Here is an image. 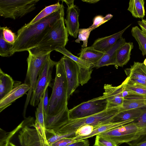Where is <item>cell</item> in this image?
<instances>
[{"label":"cell","mask_w":146,"mask_h":146,"mask_svg":"<svg viewBox=\"0 0 146 146\" xmlns=\"http://www.w3.org/2000/svg\"><path fill=\"white\" fill-rule=\"evenodd\" d=\"M123 88L122 83L117 86H113L110 84H104V92L103 95L107 100L108 108L122 106L124 100L122 95Z\"/></svg>","instance_id":"7c38bea8"},{"label":"cell","mask_w":146,"mask_h":146,"mask_svg":"<svg viewBox=\"0 0 146 146\" xmlns=\"http://www.w3.org/2000/svg\"><path fill=\"white\" fill-rule=\"evenodd\" d=\"M125 42V39L123 37L118 40L111 48L104 54L96 64L95 67L98 68L110 65L116 66V56L117 51Z\"/></svg>","instance_id":"2e32d148"},{"label":"cell","mask_w":146,"mask_h":146,"mask_svg":"<svg viewBox=\"0 0 146 146\" xmlns=\"http://www.w3.org/2000/svg\"><path fill=\"white\" fill-rule=\"evenodd\" d=\"M0 29L2 30L5 40L9 43L13 45L17 40V35L7 27H1Z\"/></svg>","instance_id":"1f68e13d"},{"label":"cell","mask_w":146,"mask_h":146,"mask_svg":"<svg viewBox=\"0 0 146 146\" xmlns=\"http://www.w3.org/2000/svg\"><path fill=\"white\" fill-rule=\"evenodd\" d=\"M131 33L137 42L139 48L141 51L143 56L146 55V36L137 26L132 28Z\"/></svg>","instance_id":"484cf974"},{"label":"cell","mask_w":146,"mask_h":146,"mask_svg":"<svg viewBox=\"0 0 146 146\" xmlns=\"http://www.w3.org/2000/svg\"><path fill=\"white\" fill-rule=\"evenodd\" d=\"M135 146H146V135L140 140Z\"/></svg>","instance_id":"7bdbcfd3"},{"label":"cell","mask_w":146,"mask_h":146,"mask_svg":"<svg viewBox=\"0 0 146 146\" xmlns=\"http://www.w3.org/2000/svg\"><path fill=\"white\" fill-rule=\"evenodd\" d=\"M97 146H117L118 145L113 141L102 136L96 135L94 143Z\"/></svg>","instance_id":"836d02e7"},{"label":"cell","mask_w":146,"mask_h":146,"mask_svg":"<svg viewBox=\"0 0 146 146\" xmlns=\"http://www.w3.org/2000/svg\"><path fill=\"white\" fill-rule=\"evenodd\" d=\"M0 55L3 57H9L13 54V45L5 40L1 29H0Z\"/></svg>","instance_id":"4316f807"},{"label":"cell","mask_w":146,"mask_h":146,"mask_svg":"<svg viewBox=\"0 0 146 146\" xmlns=\"http://www.w3.org/2000/svg\"><path fill=\"white\" fill-rule=\"evenodd\" d=\"M57 62L54 61L50 56L40 72L30 101V104L34 107L38 105L40 99L50 84L52 74L54 66Z\"/></svg>","instance_id":"30bf717a"},{"label":"cell","mask_w":146,"mask_h":146,"mask_svg":"<svg viewBox=\"0 0 146 146\" xmlns=\"http://www.w3.org/2000/svg\"><path fill=\"white\" fill-rule=\"evenodd\" d=\"M29 127L23 126L19 132L18 138L21 146H49L46 131L35 120Z\"/></svg>","instance_id":"9c48e42d"},{"label":"cell","mask_w":146,"mask_h":146,"mask_svg":"<svg viewBox=\"0 0 146 146\" xmlns=\"http://www.w3.org/2000/svg\"><path fill=\"white\" fill-rule=\"evenodd\" d=\"M143 63L146 66V58L145 59Z\"/></svg>","instance_id":"7dc6e473"},{"label":"cell","mask_w":146,"mask_h":146,"mask_svg":"<svg viewBox=\"0 0 146 146\" xmlns=\"http://www.w3.org/2000/svg\"><path fill=\"white\" fill-rule=\"evenodd\" d=\"M123 82L129 85H137L146 87V81L137 78L127 77Z\"/></svg>","instance_id":"d590c367"},{"label":"cell","mask_w":146,"mask_h":146,"mask_svg":"<svg viewBox=\"0 0 146 146\" xmlns=\"http://www.w3.org/2000/svg\"><path fill=\"white\" fill-rule=\"evenodd\" d=\"M48 98V90L47 88L46 90L43 101L44 110V119L47 116L48 107L49 104Z\"/></svg>","instance_id":"f35d334b"},{"label":"cell","mask_w":146,"mask_h":146,"mask_svg":"<svg viewBox=\"0 0 146 146\" xmlns=\"http://www.w3.org/2000/svg\"><path fill=\"white\" fill-rule=\"evenodd\" d=\"M69 110L67 106L57 114L47 116L44 119L46 130L58 127L67 121L69 119Z\"/></svg>","instance_id":"e0dca14e"},{"label":"cell","mask_w":146,"mask_h":146,"mask_svg":"<svg viewBox=\"0 0 146 146\" xmlns=\"http://www.w3.org/2000/svg\"><path fill=\"white\" fill-rule=\"evenodd\" d=\"M92 146H97L94 144V145H93Z\"/></svg>","instance_id":"681fc988"},{"label":"cell","mask_w":146,"mask_h":146,"mask_svg":"<svg viewBox=\"0 0 146 146\" xmlns=\"http://www.w3.org/2000/svg\"><path fill=\"white\" fill-rule=\"evenodd\" d=\"M146 23V19H142Z\"/></svg>","instance_id":"c3c4849f"},{"label":"cell","mask_w":146,"mask_h":146,"mask_svg":"<svg viewBox=\"0 0 146 146\" xmlns=\"http://www.w3.org/2000/svg\"><path fill=\"white\" fill-rule=\"evenodd\" d=\"M14 81L9 75L5 73L0 68V100L14 88Z\"/></svg>","instance_id":"7402d4cb"},{"label":"cell","mask_w":146,"mask_h":146,"mask_svg":"<svg viewBox=\"0 0 146 146\" xmlns=\"http://www.w3.org/2000/svg\"><path fill=\"white\" fill-rule=\"evenodd\" d=\"M125 99L130 100H146V96L131 95L128 96Z\"/></svg>","instance_id":"60d3db41"},{"label":"cell","mask_w":146,"mask_h":146,"mask_svg":"<svg viewBox=\"0 0 146 146\" xmlns=\"http://www.w3.org/2000/svg\"><path fill=\"white\" fill-rule=\"evenodd\" d=\"M89 143L88 139H84L79 140L67 146H89Z\"/></svg>","instance_id":"ab89813d"},{"label":"cell","mask_w":146,"mask_h":146,"mask_svg":"<svg viewBox=\"0 0 146 146\" xmlns=\"http://www.w3.org/2000/svg\"><path fill=\"white\" fill-rule=\"evenodd\" d=\"M132 122L139 127L146 128V110L139 117Z\"/></svg>","instance_id":"74e56055"},{"label":"cell","mask_w":146,"mask_h":146,"mask_svg":"<svg viewBox=\"0 0 146 146\" xmlns=\"http://www.w3.org/2000/svg\"><path fill=\"white\" fill-rule=\"evenodd\" d=\"M124 87L129 92V95L146 96V87L137 86L129 85L125 84L123 82Z\"/></svg>","instance_id":"4dcf8cb0"},{"label":"cell","mask_w":146,"mask_h":146,"mask_svg":"<svg viewBox=\"0 0 146 146\" xmlns=\"http://www.w3.org/2000/svg\"><path fill=\"white\" fill-rule=\"evenodd\" d=\"M64 17L52 26L36 46L28 51L35 55L45 54L60 47H65L68 40V33L65 26Z\"/></svg>","instance_id":"277c9868"},{"label":"cell","mask_w":146,"mask_h":146,"mask_svg":"<svg viewBox=\"0 0 146 146\" xmlns=\"http://www.w3.org/2000/svg\"><path fill=\"white\" fill-rule=\"evenodd\" d=\"M144 3L143 0H130L127 10L134 17L143 19L145 14Z\"/></svg>","instance_id":"cb8c5ba5"},{"label":"cell","mask_w":146,"mask_h":146,"mask_svg":"<svg viewBox=\"0 0 146 146\" xmlns=\"http://www.w3.org/2000/svg\"><path fill=\"white\" fill-rule=\"evenodd\" d=\"M121 106L108 108L105 110L88 117L73 119H69L60 126L47 130L51 135H64L75 133L80 127L86 125L93 126L96 128L101 125L110 123L111 119L121 111Z\"/></svg>","instance_id":"7a4b0ae2"},{"label":"cell","mask_w":146,"mask_h":146,"mask_svg":"<svg viewBox=\"0 0 146 146\" xmlns=\"http://www.w3.org/2000/svg\"><path fill=\"white\" fill-rule=\"evenodd\" d=\"M100 0H85L82 1L85 2L90 3H94L99 1Z\"/></svg>","instance_id":"f6af8a7d"},{"label":"cell","mask_w":146,"mask_h":146,"mask_svg":"<svg viewBox=\"0 0 146 146\" xmlns=\"http://www.w3.org/2000/svg\"><path fill=\"white\" fill-rule=\"evenodd\" d=\"M92 31V30L89 27L86 29H79L78 38L75 40V42L80 43V41H82L83 44L81 46L82 48L87 47L88 38L91 32Z\"/></svg>","instance_id":"f546056e"},{"label":"cell","mask_w":146,"mask_h":146,"mask_svg":"<svg viewBox=\"0 0 146 146\" xmlns=\"http://www.w3.org/2000/svg\"><path fill=\"white\" fill-rule=\"evenodd\" d=\"M45 92H46L41 97L36 109L35 112V120L40 124L42 129L46 131L43 106V101Z\"/></svg>","instance_id":"f1b7e54d"},{"label":"cell","mask_w":146,"mask_h":146,"mask_svg":"<svg viewBox=\"0 0 146 146\" xmlns=\"http://www.w3.org/2000/svg\"><path fill=\"white\" fill-rule=\"evenodd\" d=\"M55 66L56 76L49 99L47 116L57 114L68 105V83L64 66L60 59Z\"/></svg>","instance_id":"3957f363"},{"label":"cell","mask_w":146,"mask_h":146,"mask_svg":"<svg viewBox=\"0 0 146 146\" xmlns=\"http://www.w3.org/2000/svg\"><path fill=\"white\" fill-rule=\"evenodd\" d=\"M124 71L127 77L146 81V66L143 63L134 62L130 68L125 69Z\"/></svg>","instance_id":"44dd1931"},{"label":"cell","mask_w":146,"mask_h":146,"mask_svg":"<svg viewBox=\"0 0 146 146\" xmlns=\"http://www.w3.org/2000/svg\"><path fill=\"white\" fill-rule=\"evenodd\" d=\"M66 17L64 23L68 34L76 38L78 33L79 24L78 17L80 9L74 3L67 6Z\"/></svg>","instance_id":"4fadbf2b"},{"label":"cell","mask_w":146,"mask_h":146,"mask_svg":"<svg viewBox=\"0 0 146 146\" xmlns=\"http://www.w3.org/2000/svg\"><path fill=\"white\" fill-rule=\"evenodd\" d=\"M5 146H17L12 143L9 142L7 143Z\"/></svg>","instance_id":"bcb514c9"},{"label":"cell","mask_w":146,"mask_h":146,"mask_svg":"<svg viewBox=\"0 0 146 146\" xmlns=\"http://www.w3.org/2000/svg\"><path fill=\"white\" fill-rule=\"evenodd\" d=\"M28 52L29 54L27 59L28 67L24 83L29 85L30 89L27 94L23 110V115L24 117L35 86L37 77L50 54L35 55L29 51Z\"/></svg>","instance_id":"8992f818"},{"label":"cell","mask_w":146,"mask_h":146,"mask_svg":"<svg viewBox=\"0 0 146 146\" xmlns=\"http://www.w3.org/2000/svg\"><path fill=\"white\" fill-rule=\"evenodd\" d=\"M131 25L130 24L122 30L113 35L97 39L92 46L95 50L105 53L122 37L123 33Z\"/></svg>","instance_id":"9a60e30c"},{"label":"cell","mask_w":146,"mask_h":146,"mask_svg":"<svg viewBox=\"0 0 146 146\" xmlns=\"http://www.w3.org/2000/svg\"><path fill=\"white\" fill-rule=\"evenodd\" d=\"M104 53L95 50L92 46L82 48L80 53L78 54L79 57L89 62L95 66Z\"/></svg>","instance_id":"ffe728a7"},{"label":"cell","mask_w":146,"mask_h":146,"mask_svg":"<svg viewBox=\"0 0 146 146\" xmlns=\"http://www.w3.org/2000/svg\"><path fill=\"white\" fill-rule=\"evenodd\" d=\"M133 48V42H126L117 49L116 56V66L122 67L128 63Z\"/></svg>","instance_id":"d6986e66"},{"label":"cell","mask_w":146,"mask_h":146,"mask_svg":"<svg viewBox=\"0 0 146 146\" xmlns=\"http://www.w3.org/2000/svg\"><path fill=\"white\" fill-rule=\"evenodd\" d=\"M62 2H64L67 6L71 5L74 3V0H61Z\"/></svg>","instance_id":"ee69618b"},{"label":"cell","mask_w":146,"mask_h":146,"mask_svg":"<svg viewBox=\"0 0 146 146\" xmlns=\"http://www.w3.org/2000/svg\"><path fill=\"white\" fill-rule=\"evenodd\" d=\"M137 23L141 28L143 33L146 36V23L142 20L138 21Z\"/></svg>","instance_id":"b9f144b4"},{"label":"cell","mask_w":146,"mask_h":146,"mask_svg":"<svg viewBox=\"0 0 146 146\" xmlns=\"http://www.w3.org/2000/svg\"><path fill=\"white\" fill-rule=\"evenodd\" d=\"M108 102L103 96L83 102L69 110V119L84 118L102 112L108 108Z\"/></svg>","instance_id":"ba28073f"},{"label":"cell","mask_w":146,"mask_h":146,"mask_svg":"<svg viewBox=\"0 0 146 146\" xmlns=\"http://www.w3.org/2000/svg\"><path fill=\"white\" fill-rule=\"evenodd\" d=\"M133 121L132 120H130L119 123H109L106 124L95 128L92 133L88 135L84 136L75 137H74V139L77 141L86 139L117 127L129 123Z\"/></svg>","instance_id":"603a6c76"},{"label":"cell","mask_w":146,"mask_h":146,"mask_svg":"<svg viewBox=\"0 0 146 146\" xmlns=\"http://www.w3.org/2000/svg\"><path fill=\"white\" fill-rule=\"evenodd\" d=\"M146 106V100L124 99L121 111L138 108Z\"/></svg>","instance_id":"83f0119b"},{"label":"cell","mask_w":146,"mask_h":146,"mask_svg":"<svg viewBox=\"0 0 146 146\" xmlns=\"http://www.w3.org/2000/svg\"><path fill=\"white\" fill-rule=\"evenodd\" d=\"M64 8L35 23L23 26L17 31V38L13 45V52L27 51L36 46L52 26L64 16Z\"/></svg>","instance_id":"6da1fadb"},{"label":"cell","mask_w":146,"mask_h":146,"mask_svg":"<svg viewBox=\"0 0 146 146\" xmlns=\"http://www.w3.org/2000/svg\"><path fill=\"white\" fill-rule=\"evenodd\" d=\"M98 135L107 137L117 145L126 143L129 146H135L146 135V128L139 127L132 121Z\"/></svg>","instance_id":"5b68a950"},{"label":"cell","mask_w":146,"mask_h":146,"mask_svg":"<svg viewBox=\"0 0 146 146\" xmlns=\"http://www.w3.org/2000/svg\"><path fill=\"white\" fill-rule=\"evenodd\" d=\"M113 17V15L111 14H108L105 17L101 15L96 16L93 19V24L89 28L93 30L108 21Z\"/></svg>","instance_id":"d6a6232c"},{"label":"cell","mask_w":146,"mask_h":146,"mask_svg":"<svg viewBox=\"0 0 146 146\" xmlns=\"http://www.w3.org/2000/svg\"><path fill=\"white\" fill-rule=\"evenodd\" d=\"M146 110V106L141 108L120 111L111 119L110 123L134 120L139 117Z\"/></svg>","instance_id":"ac0fdd59"},{"label":"cell","mask_w":146,"mask_h":146,"mask_svg":"<svg viewBox=\"0 0 146 146\" xmlns=\"http://www.w3.org/2000/svg\"><path fill=\"white\" fill-rule=\"evenodd\" d=\"M62 4L59 2L46 7L30 22L26 25H27L35 23L40 20L51 15L58 11L61 7Z\"/></svg>","instance_id":"d4e9b609"},{"label":"cell","mask_w":146,"mask_h":146,"mask_svg":"<svg viewBox=\"0 0 146 146\" xmlns=\"http://www.w3.org/2000/svg\"><path fill=\"white\" fill-rule=\"evenodd\" d=\"M75 137V133L64 135H54L50 136L49 137L47 138V140L50 145L66 137Z\"/></svg>","instance_id":"8d00e7d4"},{"label":"cell","mask_w":146,"mask_h":146,"mask_svg":"<svg viewBox=\"0 0 146 146\" xmlns=\"http://www.w3.org/2000/svg\"><path fill=\"white\" fill-rule=\"evenodd\" d=\"M95 129L94 127L89 125H86L80 127L75 132L76 137L84 136L90 134Z\"/></svg>","instance_id":"e575fe53"},{"label":"cell","mask_w":146,"mask_h":146,"mask_svg":"<svg viewBox=\"0 0 146 146\" xmlns=\"http://www.w3.org/2000/svg\"><path fill=\"white\" fill-rule=\"evenodd\" d=\"M39 0H0V15L14 20L34 11Z\"/></svg>","instance_id":"52a82bcc"},{"label":"cell","mask_w":146,"mask_h":146,"mask_svg":"<svg viewBox=\"0 0 146 146\" xmlns=\"http://www.w3.org/2000/svg\"><path fill=\"white\" fill-rule=\"evenodd\" d=\"M60 60L63 64L66 77L68 100L79 85V68L75 62L66 56L64 55Z\"/></svg>","instance_id":"8fae6325"},{"label":"cell","mask_w":146,"mask_h":146,"mask_svg":"<svg viewBox=\"0 0 146 146\" xmlns=\"http://www.w3.org/2000/svg\"><path fill=\"white\" fill-rule=\"evenodd\" d=\"M30 89V86L24 83L15 85L13 89L0 100V112L11 105L17 99L26 94Z\"/></svg>","instance_id":"5bb4252c"}]
</instances>
